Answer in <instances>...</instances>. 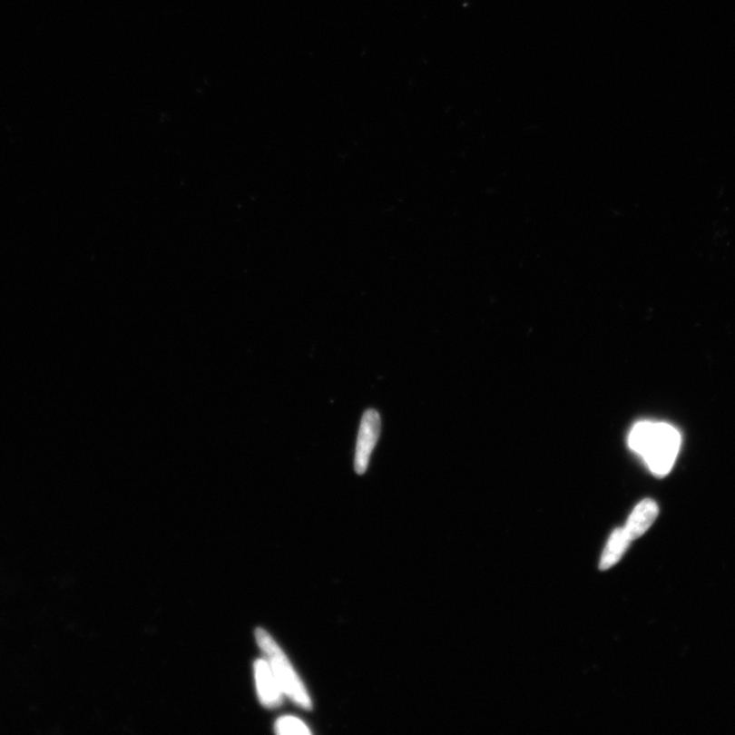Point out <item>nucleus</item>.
<instances>
[{"label":"nucleus","instance_id":"obj_1","mask_svg":"<svg viewBox=\"0 0 735 735\" xmlns=\"http://www.w3.org/2000/svg\"><path fill=\"white\" fill-rule=\"evenodd\" d=\"M256 639L259 647L265 652L268 663L271 667L282 692L288 694L297 705L301 708H312V701L304 684L301 683L296 671H294L289 660L276 643L273 637L265 629L258 628Z\"/></svg>","mask_w":735,"mask_h":735},{"label":"nucleus","instance_id":"obj_2","mask_svg":"<svg viewBox=\"0 0 735 735\" xmlns=\"http://www.w3.org/2000/svg\"><path fill=\"white\" fill-rule=\"evenodd\" d=\"M681 446L678 431L666 423H652L640 455L656 475L665 476L672 469Z\"/></svg>","mask_w":735,"mask_h":735},{"label":"nucleus","instance_id":"obj_3","mask_svg":"<svg viewBox=\"0 0 735 735\" xmlns=\"http://www.w3.org/2000/svg\"><path fill=\"white\" fill-rule=\"evenodd\" d=\"M380 433V415L369 408L362 416L357 438L354 467L358 475H363L369 467L371 455L378 443Z\"/></svg>","mask_w":735,"mask_h":735},{"label":"nucleus","instance_id":"obj_4","mask_svg":"<svg viewBox=\"0 0 735 735\" xmlns=\"http://www.w3.org/2000/svg\"><path fill=\"white\" fill-rule=\"evenodd\" d=\"M255 675L259 698L264 706L277 708L282 702V691L268 663L267 659H259L255 663Z\"/></svg>","mask_w":735,"mask_h":735},{"label":"nucleus","instance_id":"obj_5","mask_svg":"<svg viewBox=\"0 0 735 735\" xmlns=\"http://www.w3.org/2000/svg\"><path fill=\"white\" fill-rule=\"evenodd\" d=\"M658 514V505L650 498H645L637 505L624 527L629 538L634 541L647 533L657 519Z\"/></svg>","mask_w":735,"mask_h":735},{"label":"nucleus","instance_id":"obj_6","mask_svg":"<svg viewBox=\"0 0 735 735\" xmlns=\"http://www.w3.org/2000/svg\"><path fill=\"white\" fill-rule=\"evenodd\" d=\"M632 542L625 528H617L612 531L602 554L600 569L604 571L615 566L622 559Z\"/></svg>","mask_w":735,"mask_h":735},{"label":"nucleus","instance_id":"obj_7","mask_svg":"<svg viewBox=\"0 0 735 735\" xmlns=\"http://www.w3.org/2000/svg\"><path fill=\"white\" fill-rule=\"evenodd\" d=\"M275 730L278 734H309L310 731L308 726L299 720V719L292 716H285L279 719L275 724Z\"/></svg>","mask_w":735,"mask_h":735}]
</instances>
